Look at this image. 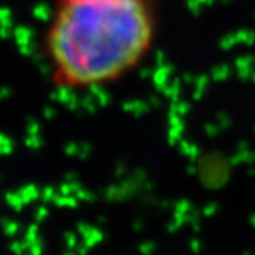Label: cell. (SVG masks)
Wrapping results in <instances>:
<instances>
[{
	"label": "cell",
	"instance_id": "cell-1",
	"mask_svg": "<svg viewBox=\"0 0 255 255\" xmlns=\"http://www.w3.org/2000/svg\"><path fill=\"white\" fill-rule=\"evenodd\" d=\"M151 0H57L46 32L52 82L63 89L119 80L151 51Z\"/></svg>",
	"mask_w": 255,
	"mask_h": 255
}]
</instances>
